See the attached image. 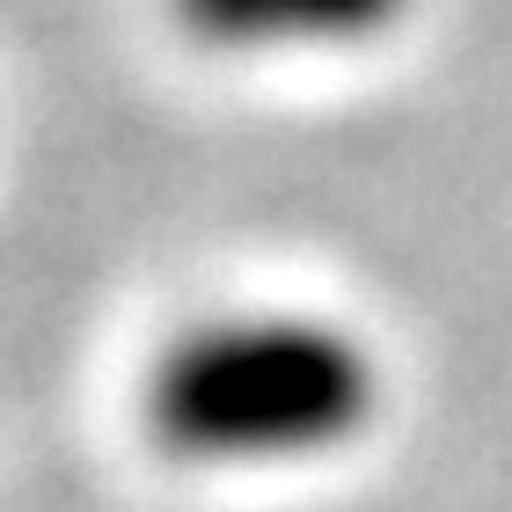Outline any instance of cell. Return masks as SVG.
I'll return each mask as SVG.
<instances>
[{"label":"cell","instance_id":"obj_2","mask_svg":"<svg viewBox=\"0 0 512 512\" xmlns=\"http://www.w3.org/2000/svg\"><path fill=\"white\" fill-rule=\"evenodd\" d=\"M213 52H352L403 22L417 0H169Z\"/></svg>","mask_w":512,"mask_h":512},{"label":"cell","instance_id":"obj_1","mask_svg":"<svg viewBox=\"0 0 512 512\" xmlns=\"http://www.w3.org/2000/svg\"><path fill=\"white\" fill-rule=\"evenodd\" d=\"M381 352L308 308H242L191 322L147 366V432L198 469L330 461L381 417Z\"/></svg>","mask_w":512,"mask_h":512}]
</instances>
